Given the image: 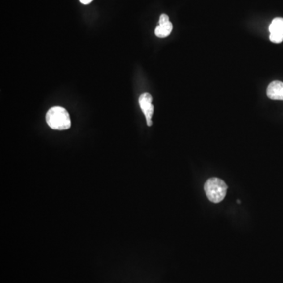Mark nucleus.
<instances>
[{
	"instance_id": "f257e3e1",
	"label": "nucleus",
	"mask_w": 283,
	"mask_h": 283,
	"mask_svg": "<svg viewBox=\"0 0 283 283\" xmlns=\"http://www.w3.org/2000/svg\"><path fill=\"white\" fill-rule=\"evenodd\" d=\"M46 121L51 129L58 131L67 130L71 127L70 114L62 107L53 106L46 114Z\"/></svg>"
},
{
	"instance_id": "f03ea898",
	"label": "nucleus",
	"mask_w": 283,
	"mask_h": 283,
	"mask_svg": "<svg viewBox=\"0 0 283 283\" xmlns=\"http://www.w3.org/2000/svg\"><path fill=\"white\" fill-rule=\"evenodd\" d=\"M206 196L210 202L220 203L224 200L227 194L228 186L224 181L216 177L208 179L204 186Z\"/></svg>"
},
{
	"instance_id": "7ed1b4c3",
	"label": "nucleus",
	"mask_w": 283,
	"mask_h": 283,
	"mask_svg": "<svg viewBox=\"0 0 283 283\" xmlns=\"http://www.w3.org/2000/svg\"><path fill=\"white\" fill-rule=\"evenodd\" d=\"M152 101L153 98L151 94H142L139 96V105H140L141 109L143 111L149 127L152 126V117L154 115V107L153 105Z\"/></svg>"
},
{
	"instance_id": "20e7f679",
	"label": "nucleus",
	"mask_w": 283,
	"mask_h": 283,
	"mask_svg": "<svg viewBox=\"0 0 283 283\" xmlns=\"http://www.w3.org/2000/svg\"><path fill=\"white\" fill-rule=\"evenodd\" d=\"M267 95L274 100H283V83L281 81L271 82L267 89Z\"/></svg>"
},
{
	"instance_id": "39448f33",
	"label": "nucleus",
	"mask_w": 283,
	"mask_h": 283,
	"mask_svg": "<svg viewBox=\"0 0 283 283\" xmlns=\"http://www.w3.org/2000/svg\"><path fill=\"white\" fill-rule=\"evenodd\" d=\"M173 26L172 22H168L165 24L159 25L155 29V35L159 38H165L170 35L173 31Z\"/></svg>"
},
{
	"instance_id": "423d86ee",
	"label": "nucleus",
	"mask_w": 283,
	"mask_h": 283,
	"mask_svg": "<svg viewBox=\"0 0 283 283\" xmlns=\"http://www.w3.org/2000/svg\"><path fill=\"white\" fill-rule=\"evenodd\" d=\"M270 33H279L283 35V18H275L269 26Z\"/></svg>"
},
{
	"instance_id": "0eeeda50",
	"label": "nucleus",
	"mask_w": 283,
	"mask_h": 283,
	"mask_svg": "<svg viewBox=\"0 0 283 283\" xmlns=\"http://www.w3.org/2000/svg\"><path fill=\"white\" fill-rule=\"evenodd\" d=\"M270 40L275 44H280L283 41V35L279 33H271L270 34Z\"/></svg>"
},
{
	"instance_id": "6e6552de",
	"label": "nucleus",
	"mask_w": 283,
	"mask_h": 283,
	"mask_svg": "<svg viewBox=\"0 0 283 283\" xmlns=\"http://www.w3.org/2000/svg\"><path fill=\"white\" fill-rule=\"evenodd\" d=\"M169 21V18H168L167 14H161L160 16V19H159V25L165 24V23H168Z\"/></svg>"
},
{
	"instance_id": "1a4fd4ad",
	"label": "nucleus",
	"mask_w": 283,
	"mask_h": 283,
	"mask_svg": "<svg viewBox=\"0 0 283 283\" xmlns=\"http://www.w3.org/2000/svg\"><path fill=\"white\" fill-rule=\"evenodd\" d=\"M79 1H80V2H81L82 4L87 5L89 4V3H91V2L93 1V0H79Z\"/></svg>"
}]
</instances>
